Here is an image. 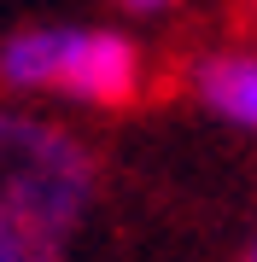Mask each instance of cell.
I'll use <instances>...</instances> for the list:
<instances>
[{"mask_svg":"<svg viewBox=\"0 0 257 262\" xmlns=\"http://www.w3.org/2000/svg\"><path fill=\"white\" fill-rule=\"evenodd\" d=\"M100 192V158L70 128L0 111V245L65 251Z\"/></svg>","mask_w":257,"mask_h":262,"instance_id":"6da1fadb","label":"cell"},{"mask_svg":"<svg viewBox=\"0 0 257 262\" xmlns=\"http://www.w3.org/2000/svg\"><path fill=\"white\" fill-rule=\"evenodd\" d=\"M0 88L12 94H58L123 111L146 94V53L123 29H88V24H29L0 41Z\"/></svg>","mask_w":257,"mask_h":262,"instance_id":"7a4b0ae2","label":"cell"},{"mask_svg":"<svg viewBox=\"0 0 257 262\" xmlns=\"http://www.w3.org/2000/svg\"><path fill=\"white\" fill-rule=\"evenodd\" d=\"M187 94L234 128L257 134V47H222L187 64Z\"/></svg>","mask_w":257,"mask_h":262,"instance_id":"3957f363","label":"cell"},{"mask_svg":"<svg viewBox=\"0 0 257 262\" xmlns=\"http://www.w3.org/2000/svg\"><path fill=\"white\" fill-rule=\"evenodd\" d=\"M123 12H134V18H164V12H175L181 0H117Z\"/></svg>","mask_w":257,"mask_h":262,"instance_id":"277c9868","label":"cell"},{"mask_svg":"<svg viewBox=\"0 0 257 262\" xmlns=\"http://www.w3.org/2000/svg\"><path fill=\"white\" fill-rule=\"evenodd\" d=\"M0 262H58L53 251H29V245H0Z\"/></svg>","mask_w":257,"mask_h":262,"instance_id":"5b68a950","label":"cell"},{"mask_svg":"<svg viewBox=\"0 0 257 262\" xmlns=\"http://www.w3.org/2000/svg\"><path fill=\"white\" fill-rule=\"evenodd\" d=\"M240 262H257V239H251V245H246V256H240Z\"/></svg>","mask_w":257,"mask_h":262,"instance_id":"8992f818","label":"cell"}]
</instances>
